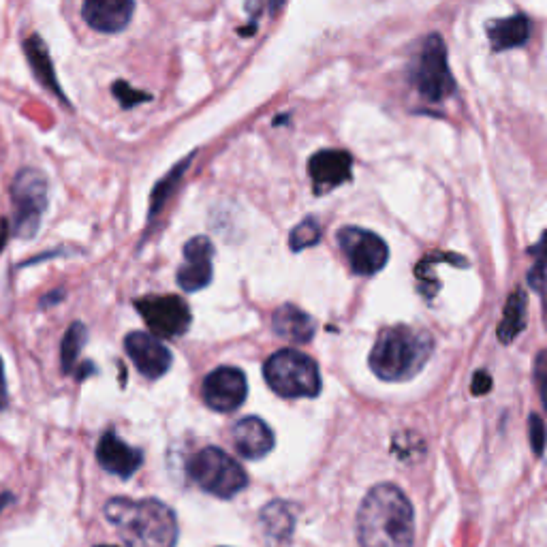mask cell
<instances>
[{
	"instance_id": "cell-28",
	"label": "cell",
	"mask_w": 547,
	"mask_h": 547,
	"mask_svg": "<svg viewBox=\"0 0 547 547\" xmlns=\"http://www.w3.org/2000/svg\"><path fill=\"white\" fill-rule=\"evenodd\" d=\"M490 387H492V379H490V374L488 372H477L475 374V379H473V394L475 396H483V394H488L490 392Z\"/></svg>"
},
{
	"instance_id": "cell-34",
	"label": "cell",
	"mask_w": 547,
	"mask_h": 547,
	"mask_svg": "<svg viewBox=\"0 0 547 547\" xmlns=\"http://www.w3.org/2000/svg\"><path fill=\"white\" fill-rule=\"evenodd\" d=\"M97 547H112V545H97Z\"/></svg>"
},
{
	"instance_id": "cell-33",
	"label": "cell",
	"mask_w": 547,
	"mask_h": 547,
	"mask_svg": "<svg viewBox=\"0 0 547 547\" xmlns=\"http://www.w3.org/2000/svg\"><path fill=\"white\" fill-rule=\"evenodd\" d=\"M280 5H283V0H270V9L272 13H276L280 9Z\"/></svg>"
},
{
	"instance_id": "cell-1",
	"label": "cell",
	"mask_w": 547,
	"mask_h": 547,
	"mask_svg": "<svg viewBox=\"0 0 547 547\" xmlns=\"http://www.w3.org/2000/svg\"><path fill=\"white\" fill-rule=\"evenodd\" d=\"M415 513L406 494L381 483L374 486L357 511L359 547H413Z\"/></svg>"
},
{
	"instance_id": "cell-12",
	"label": "cell",
	"mask_w": 547,
	"mask_h": 547,
	"mask_svg": "<svg viewBox=\"0 0 547 547\" xmlns=\"http://www.w3.org/2000/svg\"><path fill=\"white\" fill-rule=\"evenodd\" d=\"M124 349L146 379H161L174 359L159 338L146 332H131L124 340Z\"/></svg>"
},
{
	"instance_id": "cell-27",
	"label": "cell",
	"mask_w": 547,
	"mask_h": 547,
	"mask_svg": "<svg viewBox=\"0 0 547 547\" xmlns=\"http://www.w3.org/2000/svg\"><path fill=\"white\" fill-rule=\"evenodd\" d=\"M545 439H547V432H545V424L541 421L539 415H530V443H533V449L537 456H541L543 449H545Z\"/></svg>"
},
{
	"instance_id": "cell-31",
	"label": "cell",
	"mask_w": 547,
	"mask_h": 547,
	"mask_svg": "<svg viewBox=\"0 0 547 547\" xmlns=\"http://www.w3.org/2000/svg\"><path fill=\"white\" fill-rule=\"evenodd\" d=\"M62 295H65L62 291H56L54 295H45L43 302H41V306H48V304H56V302H60Z\"/></svg>"
},
{
	"instance_id": "cell-10",
	"label": "cell",
	"mask_w": 547,
	"mask_h": 547,
	"mask_svg": "<svg viewBox=\"0 0 547 547\" xmlns=\"http://www.w3.org/2000/svg\"><path fill=\"white\" fill-rule=\"evenodd\" d=\"M248 394L246 377L240 368L221 366L212 370L203 381V400L212 411L231 413L240 409Z\"/></svg>"
},
{
	"instance_id": "cell-17",
	"label": "cell",
	"mask_w": 547,
	"mask_h": 547,
	"mask_svg": "<svg viewBox=\"0 0 547 547\" xmlns=\"http://www.w3.org/2000/svg\"><path fill=\"white\" fill-rule=\"evenodd\" d=\"M272 327H274L276 336L285 338L289 342H295V345H306V342L315 338V332H317L315 319H312L308 312H304L302 308L293 306V304L280 306L274 312Z\"/></svg>"
},
{
	"instance_id": "cell-18",
	"label": "cell",
	"mask_w": 547,
	"mask_h": 547,
	"mask_svg": "<svg viewBox=\"0 0 547 547\" xmlns=\"http://www.w3.org/2000/svg\"><path fill=\"white\" fill-rule=\"evenodd\" d=\"M488 37L496 52L522 48L530 37V20L522 13L511 15V18L505 20H496L488 26Z\"/></svg>"
},
{
	"instance_id": "cell-8",
	"label": "cell",
	"mask_w": 547,
	"mask_h": 547,
	"mask_svg": "<svg viewBox=\"0 0 547 547\" xmlns=\"http://www.w3.org/2000/svg\"><path fill=\"white\" fill-rule=\"evenodd\" d=\"M338 246L357 276H372L381 272L389 259L385 240L374 231L362 227H342L338 231Z\"/></svg>"
},
{
	"instance_id": "cell-15",
	"label": "cell",
	"mask_w": 547,
	"mask_h": 547,
	"mask_svg": "<svg viewBox=\"0 0 547 547\" xmlns=\"http://www.w3.org/2000/svg\"><path fill=\"white\" fill-rule=\"evenodd\" d=\"M97 460L107 473L129 479L142 466L144 453L124 443L114 432H105L97 445Z\"/></svg>"
},
{
	"instance_id": "cell-3",
	"label": "cell",
	"mask_w": 547,
	"mask_h": 547,
	"mask_svg": "<svg viewBox=\"0 0 547 547\" xmlns=\"http://www.w3.org/2000/svg\"><path fill=\"white\" fill-rule=\"evenodd\" d=\"M434 340L428 332L411 325L383 330L370 353V368L379 379L396 383L415 377L432 355Z\"/></svg>"
},
{
	"instance_id": "cell-25",
	"label": "cell",
	"mask_w": 547,
	"mask_h": 547,
	"mask_svg": "<svg viewBox=\"0 0 547 547\" xmlns=\"http://www.w3.org/2000/svg\"><path fill=\"white\" fill-rule=\"evenodd\" d=\"M533 253L537 257L533 263V270L528 272V283L533 285V289L539 291L545 285V274H547V233L541 238V242L533 248Z\"/></svg>"
},
{
	"instance_id": "cell-20",
	"label": "cell",
	"mask_w": 547,
	"mask_h": 547,
	"mask_svg": "<svg viewBox=\"0 0 547 547\" xmlns=\"http://www.w3.org/2000/svg\"><path fill=\"white\" fill-rule=\"evenodd\" d=\"M526 315H528V298L522 289L513 291L503 310V319L498 323V340L511 345V342L522 334L526 327Z\"/></svg>"
},
{
	"instance_id": "cell-29",
	"label": "cell",
	"mask_w": 547,
	"mask_h": 547,
	"mask_svg": "<svg viewBox=\"0 0 547 547\" xmlns=\"http://www.w3.org/2000/svg\"><path fill=\"white\" fill-rule=\"evenodd\" d=\"M7 404H9V392H7V381H5L3 359H0V409H5Z\"/></svg>"
},
{
	"instance_id": "cell-13",
	"label": "cell",
	"mask_w": 547,
	"mask_h": 547,
	"mask_svg": "<svg viewBox=\"0 0 547 547\" xmlns=\"http://www.w3.org/2000/svg\"><path fill=\"white\" fill-rule=\"evenodd\" d=\"M353 159L345 150H321L308 163V174L317 193H327L351 178Z\"/></svg>"
},
{
	"instance_id": "cell-11",
	"label": "cell",
	"mask_w": 547,
	"mask_h": 547,
	"mask_svg": "<svg viewBox=\"0 0 547 547\" xmlns=\"http://www.w3.org/2000/svg\"><path fill=\"white\" fill-rule=\"evenodd\" d=\"M214 246L206 236H197L184 244V263L178 270V285L189 291H201L212 283Z\"/></svg>"
},
{
	"instance_id": "cell-24",
	"label": "cell",
	"mask_w": 547,
	"mask_h": 547,
	"mask_svg": "<svg viewBox=\"0 0 547 547\" xmlns=\"http://www.w3.org/2000/svg\"><path fill=\"white\" fill-rule=\"evenodd\" d=\"M263 524L268 526V533L270 535H278V537H283V533L289 535V530L293 526V520H291V515L287 511V507L283 503H272L263 509Z\"/></svg>"
},
{
	"instance_id": "cell-23",
	"label": "cell",
	"mask_w": 547,
	"mask_h": 547,
	"mask_svg": "<svg viewBox=\"0 0 547 547\" xmlns=\"http://www.w3.org/2000/svg\"><path fill=\"white\" fill-rule=\"evenodd\" d=\"M321 240V227L315 221V218H304L300 225H295L291 236H289V246L293 253H300V250H306L310 246H315Z\"/></svg>"
},
{
	"instance_id": "cell-9",
	"label": "cell",
	"mask_w": 547,
	"mask_h": 547,
	"mask_svg": "<svg viewBox=\"0 0 547 547\" xmlns=\"http://www.w3.org/2000/svg\"><path fill=\"white\" fill-rule=\"evenodd\" d=\"M154 336L178 338L191 327V310L178 295H148L135 302Z\"/></svg>"
},
{
	"instance_id": "cell-14",
	"label": "cell",
	"mask_w": 547,
	"mask_h": 547,
	"mask_svg": "<svg viewBox=\"0 0 547 547\" xmlns=\"http://www.w3.org/2000/svg\"><path fill=\"white\" fill-rule=\"evenodd\" d=\"M135 13V0H84L82 15L90 28L99 33H120Z\"/></svg>"
},
{
	"instance_id": "cell-22",
	"label": "cell",
	"mask_w": 547,
	"mask_h": 547,
	"mask_svg": "<svg viewBox=\"0 0 547 547\" xmlns=\"http://www.w3.org/2000/svg\"><path fill=\"white\" fill-rule=\"evenodd\" d=\"M86 338H88V332H86L84 323H80V321H75L67 330L65 338H62L60 359H62V372H65V374H69L75 368V362H77V357H80V353L84 349Z\"/></svg>"
},
{
	"instance_id": "cell-2",
	"label": "cell",
	"mask_w": 547,
	"mask_h": 547,
	"mask_svg": "<svg viewBox=\"0 0 547 547\" xmlns=\"http://www.w3.org/2000/svg\"><path fill=\"white\" fill-rule=\"evenodd\" d=\"M105 518L112 522L127 547H176V513L156 498H112L105 505Z\"/></svg>"
},
{
	"instance_id": "cell-16",
	"label": "cell",
	"mask_w": 547,
	"mask_h": 547,
	"mask_svg": "<svg viewBox=\"0 0 547 547\" xmlns=\"http://www.w3.org/2000/svg\"><path fill=\"white\" fill-rule=\"evenodd\" d=\"M233 443L242 458L259 460L274 447V432L259 417H244L233 428Z\"/></svg>"
},
{
	"instance_id": "cell-26",
	"label": "cell",
	"mask_w": 547,
	"mask_h": 547,
	"mask_svg": "<svg viewBox=\"0 0 547 547\" xmlns=\"http://www.w3.org/2000/svg\"><path fill=\"white\" fill-rule=\"evenodd\" d=\"M114 97L118 99V103L124 107V109H131V107H135V105H139V103H146V101H150L152 97L150 95H146V92H139V90H135V88H131L127 82H116L114 84Z\"/></svg>"
},
{
	"instance_id": "cell-32",
	"label": "cell",
	"mask_w": 547,
	"mask_h": 547,
	"mask_svg": "<svg viewBox=\"0 0 547 547\" xmlns=\"http://www.w3.org/2000/svg\"><path fill=\"white\" fill-rule=\"evenodd\" d=\"M5 238H7V223L3 221V225H0V250H3V244H5Z\"/></svg>"
},
{
	"instance_id": "cell-5",
	"label": "cell",
	"mask_w": 547,
	"mask_h": 547,
	"mask_svg": "<svg viewBox=\"0 0 547 547\" xmlns=\"http://www.w3.org/2000/svg\"><path fill=\"white\" fill-rule=\"evenodd\" d=\"M409 77L419 95L430 103L445 101L456 92V82H453L449 71L447 48L441 35H430L424 39L411 65Z\"/></svg>"
},
{
	"instance_id": "cell-21",
	"label": "cell",
	"mask_w": 547,
	"mask_h": 547,
	"mask_svg": "<svg viewBox=\"0 0 547 547\" xmlns=\"http://www.w3.org/2000/svg\"><path fill=\"white\" fill-rule=\"evenodd\" d=\"M191 161H193V154L189 156V159L180 161L174 169L169 171V174H167L159 184L154 186L152 197H150V210H148V216H150V218H154L156 214L161 212V208L165 206V201L171 197V193H174V191H176V186L180 184V180H182V176H184V171L189 169Z\"/></svg>"
},
{
	"instance_id": "cell-7",
	"label": "cell",
	"mask_w": 547,
	"mask_h": 547,
	"mask_svg": "<svg viewBox=\"0 0 547 547\" xmlns=\"http://www.w3.org/2000/svg\"><path fill=\"white\" fill-rule=\"evenodd\" d=\"M13 197V231L20 238H33L45 208H48V182L37 169H22L11 186Z\"/></svg>"
},
{
	"instance_id": "cell-6",
	"label": "cell",
	"mask_w": 547,
	"mask_h": 547,
	"mask_svg": "<svg viewBox=\"0 0 547 547\" xmlns=\"http://www.w3.org/2000/svg\"><path fill=\"white\" fill-rule=\"evenodd\" d=\"M189 475L201 490L218 498H233L248 486V475L240 462L218 447L197 451L189 462Z\"/></svg>"
},
{
	"instance_id": "cell-19",
	"label": "cell",
	"mask_w": 547,
	"mask_h": 547,
	"mask_svg": "<svg viewBox=\"0 0 547 547\" xmlns=\"http://www.w3.org/2000/svg\"><path fill=\"white\" fill-rule=\"evenodd\" d=\"M24 52H26V58H28V65H30V69H33L37 80L45 88L52 90L56 97L62 99V90H60L58 80H56L54 65L50 60V52H48V48H45V43L41 41V37H37V35L28 37L26 43H24Z\"/></svg>"
},
{
	"instance_id": "cell-4",
	"label": "cell",
	"mask_w": 547,
	"mask_h": 547,
	"mask_svg": "<svg viewBox=\"0 0 547 547\" xmlns=\"http://www.w3.org/2000/svg\"><path fill=\"white\" fill-rule=\"evenodd\" d=\"M263 377L283 398H315L321 392L319 366L295 349L274 353L263 366Z\"/></svg>"
},
{
	"instance_id": "cell-30",
	"label": "cell",
	"mask_w": 547,
	"mask_h": 547,
	"mask_svg": "<svg viewBox=\"0 0 547 547\" xmlns=\"http://www.w3.org/2000/svg\"><path fill=\"white\" fill-rule=\"evenodd\" d=\"M11 503H13V494L11 492L0 494V513H3Z\"/></svg>"
}]
</instances>
